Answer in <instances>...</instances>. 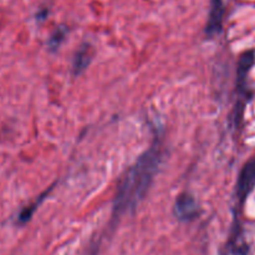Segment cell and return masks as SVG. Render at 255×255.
Instances as JSON below:
<instances>
[{"label":"cell","instance_id":"6da1fadb","mask_svg":"<svg viewBox=\"0 0 255 255\" xmlns=\"http://www.w3.org/2000/svg\"><path fill=\"white\" fill-rule=\"evenodd\" d=\"M162 161L161 147L152 146L139 156L136 163L129 168L120 186L115 198L114 208L119 214L127 213L138 206L148 192Z\"/></svg>","mask_w":255,"mask_h":255},{"label":"cell","instance_id":"7a4b0ae2","mask_svg":"<svg viewBox=\"0 0 255 255\" xmlns=\"http://www.w3.org/2000/svg\"><path fill=\"white\" fill-rule=\"evenodd\" d=\"M173 211L177 219L188 222L198 217L199 207L196 198L191 193H182L177 197Z\"/></svg>","mask_w":255,"mask_h":255},{"label":"cell","instance_id":"3957f363","mask_svg":"<svg viewBox=\"0 0 255 255\" xmlns=\"http://www.w3.org/2000/svg\"><path fill=\"white\" fill-rule=\"evenodd\" d=\"M255 188V158L251 159L241 171L237 183V198L243 203Z\"/></svg>","mask_w":255,"mask_h":255},{"label":"cell","instance_id":"277c9868","mask_svg":"<svg viewBox=\"0 0 255 255\" xmlns=\"http://www.w3.org/2000/svg\"><path fill=\"white\" fill-rule=\"evenodd\" d=\"M224 17V2L223 0H211L209 4L208 20L206 25V35L212 39L222 32Z\"/></svg>","mask_w":255,"mask_h":255},{"label":"cell","instance_id":"5b68a950","mask_svg":"<svg viewBox=\"0 0 255 255\" xmlns=\"http://www.w3.org/2000/svg\"><path fill=\"white\" fill-rule=\"evenodd\" d=\"M91 46L87 44L82 45L81 47L79 49V51L76 52V55H75V60H74V66H72V69H74L75 74H81L82 71H84L85 69H86L87 66H89L90 61H91Z\"/></svg>","mask_w":255,"mask_h":255},{"label":"cell","instance_id":"8992f818","mask_svg":"<svg viewBox=\"0 0 255 255\" xmlns=\"http://www.w3.org/2000/svg\"><path fill=\"white\" fill-rule=\"evenodd\" d=\"M47 193V192H46ZM46 193H44L42 194L41 197H39V199H37V201H35L34 203L32 204H30V206H27V207H25L24 209H22L21 212H20L19 213V216H17V224H25V223H27V222L30 221V219H31V217H32V214H34V212L36 211V208L37 207L40 206V204H41V202L44 201V198H45V196H46Z\"/></svg>","mask_w":255,"mask_h":255},{"label":"cell","instance_id":"52a82bcc","mask_svg":"<svg viewBox=\"0 0 255 255\" xmlns=\"http://www.w3.org/2000/svg\"><path fill=\"white\" fill-rule=\"evenodd\" d=\"M66 34H67L66 27H65V26L57 27L56 31H55L54 34L51 35V37L49 39V44H47V45H49L50 50H52V51H54V50H56L57 47L60 46V44L64 41Z\"/></svg>","mask_w":255,"mask_h":255},{"label":"cell","instance_id":"ba28073f","mask_svg":"<svg viewBox=\"0 0 255 255\" xmlns=\"http://www.w3.org/2000/svg\"><path fill=\"white\" fill-rule=\"evenodd\" d=\"M47 12H49V11H47L46 9L40 10V11L36 14V19L37 20H45V19H46V16H47Z\"/></svg>","mask_w":255,"mask_h":255}]
</instances>
